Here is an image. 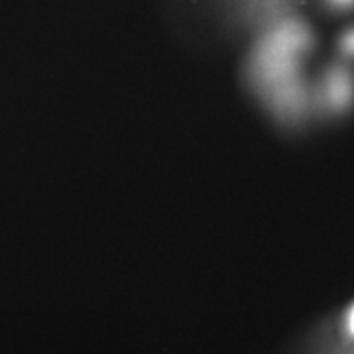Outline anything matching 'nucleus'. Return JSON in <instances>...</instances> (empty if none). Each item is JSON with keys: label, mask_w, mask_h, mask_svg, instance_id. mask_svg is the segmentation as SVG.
I'll use <instances>...</instances> for the list:
<instances>
[{"label": "nucleus", "mask_w": 354, "mask_h": 354, "mask_svg": "<svg viewBox=\"0 0 354 354\" xmlns=\"http://www.w3.org/2000/svg\"><path fill=\"white\" fill-rule=\"evenodd\" d=\"M348 330H349V333L354 336V305L348 313Z\"/></svg>", "instance_id": "20e7f679"}, {"label": "nucleus", "mask_w": 354, "mask_h": 354, "mask_svg": "<svg viewBox=\"0 0 354 354\" xmlns=\"http://www.w3.org/2000/svg\"><path fill=\"white\" fill-rule=\"evenodd\" d=\"M342 48L344 53H348V55H354V30L348 32L342 38Z\"/></svg>", "instance_id": "f03ea898"}, {"label": "nucleus", "mask_w": 354, "mask_h": 354, "mask_svg": "<svg viewBox=\"0 0 354 354\" xmlns=\"http://www.w3.org/2000/svg\"><path fill=\"white\" fill-rule=\"evenodd\" d=\"M325 94L330 105L336 110L346 109L353 99V79L348 71L336 68L330 71L325 82Z\"/></svg>", "instance_id": "f257e3e1"}, {"label": "nucleus", "mask_w": 354, "mask_h": 354, "mask_svg": "<svg viewBox=\"0 0 354 354\" xmlns=\"http://www.w3.org/2000/svg\"><path fill=\"white\" fill-rule=\"evenodd\" d=\"M328 2L336 8H348L354 6V0H328Z\"/></svg>", "instance_id": "7ed1b4c3"}]
</instances>
